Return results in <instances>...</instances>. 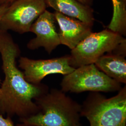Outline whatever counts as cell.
I'll use <instances>...</instances> for the list:
<instances>
[{
    "label": "cell",
    "instance_id": "13",
    "mask_svg": "<svg viewBox=\"0 0 126 126\" xmlns=\"http://www.w3.org/2000/svg\"><path fill=\"white\" fill-rule=\"evenodd\" d=\"M0 126H16L12 118L9 116L4 117L0 113Z\"/></svg>",
    "mask_w": 126,
    "mask_h": 126
},
{
    "label": "cell",
    "instance_id": "7",
    "mask_svg": "<svg viewBox=\"0 0 126 126\" xmlns=\"http://www.w3.org/2000/svg\"><path fill=\"white\" fill-rule=\"evenodd\" d=\"M18 67L23 70L28 82L38 85L47 75L60 74L63 76L73 72L75 68L70 64L69 56L49 59L35 60L21 57Z\"/></svg>",
    "mask_w": 126,
    "mask_h": 126
},
{
    "label": "cell",
    "instance_id": "8",
    "mask_svg": "<svg viewBox=\"0 0 126 126\" xmlns=\"http://www.w3.org/2000/svg\"><path fill=\"white\" fill-rule=\"evenodd\" d=\"M54 13L47 10L45 11L32 24L30 32L36 35V37L29 41L27 48L31 50L43 47L50 54L59 45H61L57 32Z\"/></svg>",
    "mask_w": 126,
    "mask_h": 126
},
{
    "label": "cell",
    "instance_id": "11",
    "mask_svg": "<svg viewBox=\"0 0 126 126\" xmlns=\"http://www.w3.org/2000/svg\"><path fill=\"white\" fill-rule=\"evenodd\" d=\"M94 64L110 78L121 84H126L125 57L112 53H107L100 57Z\"/></svg>",
    "mask_w": 126,
    "mask_h": 126
},
{
    "label": "cell",
    "instance_id": "15",
    "mask_svg": "<svg viewBox=\"0 0 126 126\" xmlns=\"http://www.w3.org/2000/svg\"><path fill=\"white\" fill-rule=\"evenodd\" d=\"M83 4L91 6L93 4V0H77Z\"/></svg>",
    "mask_w": 126,
    "mask_h": 126
},
{
    "label": "cell",
    "instance_id": "9",
    "mask_svg": "<svg viewBox=\"0 0 126 126\" xmlns=\"http://www.w3.org/2000/svg\"><path fill=\"white\" fill-rule=\"evenodd\" d=\"M54 15L59 25L61 45L66 46L71 50L93 32V25L88 23L56 11Z\"/></svg>",
    "mask_w": 126,
    "mask_h": 126
},
{
    "label": "cell",
    "instance_id": "14",
    "mask_svg": "<svg viewBox=\"0 0 126 126\" xmlns=\"http://www.w3.org/2000/svg\"><path fill=\"white\" fill-rule=\"evenodd\" d=\"M9 5V4L3 3L0 5V19L7 11Z\"/></svg>",
    "mask_w": 126,
    "mask_h": 126
},
{
    "label": "cell",
    "instance_id": "3",
    "mask_svg": "<svg viewBox=\"0 0 126 126\" xmlns=\"http://www.w3.org/2000/svg\"><path fill=\"white\" fill-rule=\"evenodd\" d=\"M81 116L90 126H126V85L109 98L91 92L81 105Z\"/></svg>",
    "mask_w": 126,
    "mask_h": 126
},
{
    "label": "cell",
    "instance_id": "2",
    "mask_svg": "<svg viewBox=\"0 0 126 126\" xmlns=\"http://www.w3.org/2000/svg\"><path fill=\"white\" fill-rule=\"evenodd\" d=\"M35 114L20 120L36 126H82L81 104L61 89L52 88L35 100Z\"/></svg>",
    "mask_w": 126,
    "mask_h": 126
},
{
    "label": "cell",
    "instance_id": "10",
    "mask_svg": "<svg viewBox=\"0 0 126 126\" xmlns=\"http://www.w3.org/2000/svg\"><path fill=\"white\" fill-rule=\"evenodd\" d=\"M47 7L68 16L76 18L93 26L95 19L91 6L77 0H45Z\"/></svg>",
    "mask_w": 126,
    "mask_h": 126
},
{
    "label": "cell",
    "instance_id": "17",
    "mask_svg": "<svg viewBox=\"0 0 126 126\" xmlns=\"http://www.w3.org/2000/svg\"><path fill=\"white\" fill-rule=\"evenodd\" d=\"M16 126H36L35 125H33L31 124H29L27 123H23V122H21L19 124H17V125H16Z\"/></svg>",
    "mask_w": 126,
    "mask_h": 126
},
{
    "label": "cell",
    "instance_id": "16",
    "mask_svg": "<svg viewBox=\"0 0 126 126\" xmlns=\"http://www.w3.org/2000/svg\"><path fill=\"white\" fill-rule=\"evenodd\" d=\"M15 0H1V1L2 4L7 3V4H10V3L13 2L14 1H15Z\"/></svg>",
    "mask_w": 126,
    "mask_h": 126
},
{
    "label": "cell",
    "instance_id": "1",
    "mask_svg": "<svg viewBox=\"0 0 126 126\" xmlns=\"http://www.w3.org/2000/svg\"><path fill=\"white\" fill-rule=\"evenodd\" d=\"M21 51L9 32L0 30V54L4 79L0 87V113L20 120L35 114L39 108L35 100L49 90L48 86L29 83L17 65Z\"/></svg>",
    "mask_w": 126,
    "mask_h": 126
},
{
    "label": "cell",
    "instance_id": "4",
    "mask_svg": "<svg viewBox=\"0 0 126 126\" xmlns=\"http://www.w3.org/2000/svg\"><path fill=\"white\" fill-rule=\"evenodd\" d=\"M63 92L79 94L85 92L111 93L118 92L121 84L100 71L94 63L77 68L63 76L60 84Z\"/></svg>",
    "mask_w": 126,
    "mask_h": 126
},
{
    "label": "cell",
    "instance_id": "18",
    "mask_svg": "<svg viewBox=\"0 0 126 126\" xmlns=\"http://www.w3.org/2000/svg\"><path fill=\"white\" fill-rule=\"evenodd\" d=\"M0 85H1V79L0 78Z\"/></svg>",
    "mask_w": 126,
    "mask_h": 126
},
{
    "label": "cell",
    "instance_id": "6",
    "mask_svg": "<svg viewBox=\"0 0 126 126\" xmlns=\"http://www.w3.org/2000/svg\"><path fill=\"white\" fill-rule=\"evenodd\" d=\"M47 7L45 0H15L0 19V30L20 34L30 32L32 24Z\"/></svg>",
    "mask_w": 126,
    "mask_h": 126
},
{
    "label": "cell",
    "instance_id": "12",
    "mask_svg": "<svg viewBox=\"0 0 126 126\" xmlns=\"http://www.w3.org/2000/svg\"><path fill=\"white\" fill-rule=\"evenodd\" d=\"M113 14L107 29L122 36H126V0H112Z\"/></svg>",
    "mask_w": 126,
    "mask_h": 126
},
{
    "label": "cell",
    "instance_id": "19",
    "mask_svg": "<svg viewBox=\"0 0 126 126\" xmlns=\"http://www.w3.org/2000/svg\"><path fill=\"white\" fill-rule=\"evenodd\" d=\"M2 4V3H1V0H0V5Z\"/></svg>",
    "mask_w": 126,
    "mask_h": 126
},
{
    "label": "cell",
    "instance_id": "5",
    "mask_svg": "<svg viewBox=\"0 0 126 126\" xmlns=\"http://www.w3.org/2000/svg\"><path fill=\"white\" fill-rule=\"evenodd\" d=\"M123 36L108 29L98 32H92L71 50L70 64L75 69L94 63L106 53H113L123 41Z\"/></svg>",
    "mask_w": 126,
    "mask_h": 126
}]
</instances>
